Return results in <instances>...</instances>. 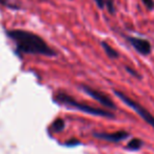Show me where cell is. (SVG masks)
I'll return each instance as SVG.
<instances>
[{
    "mask_svg": "<svg viewBox=\"0 0 154 154\" xmlns=\"http://www.w3.org/2000/svg\"><path fill=\"white\" fill-rule=\"evenodd\" d=\"M7 35L15 42L17 51L23 54L43 55L48 57L55 56L56 51L51 48L40 36L24 30H10Z\"/></svg>",
    "mask_w": 154,
    "mask_h": 154,
    "instance_id": "6da1fadb",
    "label": "cell"
},
{
    "mask_svg": "<svg viewBox=\"0 0 154 154\" xmlns=\"http://www.w3.org/2000/svg\"><path fill=\"white\" fill-rule=\"evenodd\" d=\"M56 100L58 103H62V105L66 106V107L70 108H74L76 110H79L82 112H85L87 114H91V115H95V116H101V117H106V118H113L114 114L111 112L107 111V110L103 109H99L96 107H92V106L88 105V103H82L77 101L75 98H73L72 96L66 94L63 92H59L56 95Z\"/></svg>",
    "mask_w": 154,
    "mask_h": 154,
    "instance_id": "7a4b0ae2",
    "label": "cell"
},
{
    "mask_svg": "<svg viewBox=\"0 0 154 154\" xmlns=\"http://www.w3.org/2000/svg\"><path fill=\"white\" fill-rule=\"evenodd\" d=\"M113 92H114V94H115V96H117L118 98H119L120 100L125 103V105H127L132 110H134V111L136 112V113L138 114V115L140 116V117L143 118L146 122H147V124H149L150 126L154 128V116L152 115V114L150 113V112L148 111L145 107H143L140 103H138L136 100L132 99L131 97H129L128 95H126L125 93L120 92V91L114 90Z\"/></svg>",
    "mask_w": 154,
    "mask_h": 154,
    "instance_id": "3957f363",
    "label": "cell"
},
{
    "mask_svg": "<svg viewBox=\"0 0 154 154\" xmlns=\"http://www.w3.org/2000/svg\"><path fill=\"white\" fill-rule=\"evenodd\" d=\"M80 88L82 89V91H84L85 93H87V94L90 97H92L93 99L97 100L100 105H103V107L108 108V109H111V110L116 109V105L114 103V101L112 100L106 93L96 90V89L92 88V87H90V86H87V85H82Z\"/></svg>",
    "mask_w": 154,
    "mask_h": 154,
    "instance_id": "277c9868",
    "label": "cell"
},
{
    "mask_svg": "<svg viewBox=\"0 0 154 154\" xmlns=\"http://www.w3.org/2000/svg\"><path fill=\"white\" fill-rule=\"evenodd\" d=\"M130 45L141 55H149L152 52L151 43L147 39L138 38V37H128Z\"/></svg>",
    "mask_w": 154,
    "mask_h": 154,
    "instance_id": "5b68a950",
    "label": "cell"
},
{
    "mask_svg": "<svg viewBox=\"0 0 154 154\" xmlns=\"http://www.w3.org/2000/svg\"><path fill=\"white\" fill-rule=\"evenodd\" d=\"M94 136L99 139H103V140L117 143V141L126 139L129 136V133L126 131H117L113 133H94Z\"/></svg>",
    "mask_w": 154,
    "mask_h": 154,
    "instance_id": "8992f818",
    "label": "cell"
},
{
    "mask_svg": "<svg viewBox=\"0 0 154 154\" xmlns=\"http://www.w3.org/2000/svg\"><path fill=\"white\" fill-rule=\"evenodd\" d=\"M100 45H101V47H103L105 53L107 54L109 58H111V59H116V58L119 56L118 52L116 51V50H114L113 48H112L111 45H110L109 43L107 42V41H101Z\"/></svg>",
    "mask_w": 154,
    "mask_h": 154,
    "instance_id": "52a82bcc",
    "label": "cell"
},
{
    "mask_svg": "<svg viewBox=\"0 0 154 154\" xmlns=\"http://www.w3.org/2000/svg\"><path fill=\"white\" fill-rule=\"evenodd\" d=\"M64 120L61 119V118H57V119L55 120V122L52 124V130L54 131V132H60V131H62L64 129Z\"/></svg>",
    "mask_w": 154,
    "mask_h": 154,
    "instance_id": "ba28073f",
    "label": "cell"
},
{
    "mask_svg": "<svg viewBox=\"0 0 154 154\" xmlns=\"http://www.w3.org/2000/svg\"><path fill=\"white\" fill-rule=\"evenodd\" d=\"M141 146H143V141H141L140 139H138V138L131 139V140L129 141V143H128V148H129V149H131V150H138Z\"/></svg>",
    "mask_w": 154,
    "mask_h": 154,
    "instance_id": "9c48e42d",
    "label": "cell"
},
{
    "mask_svg": "<svg viewBox=\"0 0 154 154\" xmlns=\"http://www.w3.org/2000/svg\"><path fill=\"white\" fill-rule=\"evenodd\" d=\"M125 69H126V71L129 73L130 75H132L133 77H135V78H138V79H141L143 77H141V75L139 74L137 71H135V70H133L132 68H130V66H125Z\"/></svg>",
    "mask_w": 154,
    "mask_h": 154,
    "instance_id": "30bf717a",
    "label": "cell"
},
{
    "mask_svg": "<svg viewBox=\"0 0 154 154\" xmlns=\"http://www.w3.org/2000/svg\"><path fill=\"white\" fill-rule=\"evenodd\" d=\"M106 7H107V9L110 14L115 13V8H114L113 0H106Z\"/></svg>",
    "mask_w": 154,
    "mask_h": 154,
    "instance_id": "8fae6325",
    "label": "cell"
},
{
    "mask_svg": "<svg viewBox=\"0 0 154 154\" xmlns=\"http://www.w3.org/2000/svg\"><path fill=\"white\" fill-rule=\"evenodd\" d=\"M143 1V3L145 5V7L147 8L148 10H153L154 9V1L153 0H141Z\"/></svg>",
    "mask_w": 154,
    "mask_h": 154,
    "instance_id": "7c38bea8",
    "label": "cell"
},
{
    "mask_svg": "<svg viewBox=\"0 0 154 154\" xmlns=\"http://www.w3.org/2000/svg\"><path fill=\"white\" fill-rule=\"evenodd\" d=\"M94 1L99 9H103L106 7V0H94Z\"/></svg>",
    "mask_w": 154,
    "mask_h": 154,
    "instance_id": "4fadbf2b",
    "label": "cell"
},
{
    "mask_svg": "<svg viewBox=\"0 0 154 154\" xmlns=\"http://www.w3.org/2000/svg\"><path fill=\"white\" fill-rule=\"evenodd\" d=\"M0 5H5V7H11L9 0H0Z\"/></svg>",
    "mask_w": 154,
    "mask_h": 154,
    "instance_id": "5bb4252c",
    "label": "cell"
},
{
    "mask_svg": "<svg viewBox=\"0 0 154 154\" xmlns=\"http://www.w3.org/2000/svg\"><path fill=\"white\" fill-rule=\"evenodd\" d=\"M78 143H79V141L74 139V140H72V141H68V145H77Z\"/></svg>",
    "mask_w": 154,
    "mask_h": 154,
    "instance_id": "9a60e30c",
    "label": "cell"
}]
</instances>
